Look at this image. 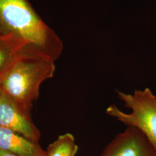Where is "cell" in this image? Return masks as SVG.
Listing matches in <instances>:
<instances>
[{
    "label": "cell",
    "instance_id": "6da1fadb",
    "mask_svg": "<svg viewBox=\"0 0 156 156\" xmlns=\"http://www.w3.org/2000/svg\"><path fill=\"white\" fill-rule=\"evenodd\" d=\"M0 38L20 41L54 62L63 49L61 39L28 0H0Z\"/></svg>",
    "mask_w": 156,
    "mask_h": 156
},
{
    "label": "cell",
    "instance_id": "5b68a950",
    "mask_svg": "<svg viewBox=\"0 0 156 156\" xmlns=\"http://www.w3.org/2000/svg\"><path fill=\"white\" fill-rule=\"evenodd\" d=\"M154 149L140 130L133 127L118 134L101 156H155Z\"/></svg>",
    "mask_w": 156,
    "mask_h": 156
},
{
    "label": "cell",
    "instance_id": "30bf717a",
    "mask_svg": "<svg viewBox=\"0 0 156 156\" xmlns=\"http://www.w3.org/2000/svg\"><path fill=\"white\" fill-rule=\"evenodd\" d=\"M1 92H2V90L1 89V88H0V95L1 94Z\"/></svg>",
    "mask_w": 156,
    "mask_h": 156
},
{
    "label": "cell",
    "instance_id": "9c48e42d",
    "mask_svg": "<svg viewBox=\"0 0 156 156\" xmlns=\"http://www.w3.org/2000/svg\"><path fill=\"white\" fill-rule=\"evenodd\" d=\"M0 156H21L16 155L15 154H12L11 153L6 152V151H0Z\"/></svg>",
    "mask_w": 156,
    "mask_h": 156
},
{
    "label": "cell",
    "instance_id": "7a4b0ae2",
    "mask_svg": "<svg viewBox=\"0 0 156 156\" xmlns=\"http://www.w3.org/2000/svg\"><path fill=\"white\" fill-rule=\"evenodd\" d=\"M55 62L31 46L20 50L0 77V88L23 111L30 115L40 86L51 78Z\"/></svg>",
    "mask_w": 156,
    "mask_h": 156
},
{
    "label": "cell",
    "instance_id": "8fae6325",
    "mask_svg": "<svg viewBox=\"0 0 156 156\" xmlns=\"http://www.w3.org/2000/svg\"></svg>",
    "mask_w": 156,
    "mask_h": 156
},
{
    "label": "cell",
    "instance_id": "ba28073f",
    "mask_svg": "<svg viewBox=\"0 0 156 156\" xmlns=\"http://www.w3.org/2000/svg\"><path fill=\"white\" fill-rule=\"evenodd\" d=\"M78 151V145L73 134L66 133L60 135L49 145L46 156H75Z\"/></svg>",
    "mask_w": 156,
    "mask_h": 156
},
{
    "label": "cell",
    "instance_id": "8992f818",
    "mask_svg": "<svg viewBox=\"0 0 156 156\" xmlns=\"http://www.w3.org/2000/svg\"><path fill=\"white\" fill-rule=\"evenodd\" d=\"M0 151L21 156H46V151L38 142L2 127H0Z\"/></svg>",
    "mask_w": 156,
    "mask_h": 156
},
{
    "label": "cell",
    "instance_id": "3957f363",
    "mask_svg": "<svg viewBox=\"0 0 156 156\" xmlns=\"http://www.w3.org/2000/svg\"><path fill=\"white\" fill-rule=\"evenodd\" d=\"M116 92L119 98L131 112L124 113L116 105H111L107 108L106 113L127 127H133L140 130L156 153V96L149 88L135 90L133 94L119 90Z\"/></svg>",
    "mask_w": 156,
    "mask_h": 156
},
{
    "label": "cell",
    "instance_id": "277c9868",
    "mask_svg": "<svg viewBox=\"0 0 156 156\" xmlns=\"http://www.w3.org/2000/svg\"><path fill=\"white\" fill-rule=\"evenodd\" d=\"M0 127L11 129L34 142H38L40 138V133L30 115L2 91L0 95Z\"/></svg>",
    "mask_w": 156,
    "mask_h": 156
},
{
    "label": "cell",
    "instance_id": "52a82bcc",
    "mask_svg": "<svg viewBox=\"0 0 156 156\" xmlns=\"http://www.w3.org/2000/svg\"><path fill=\"white\" fill-rule=\"evenodd\" d=\"M26 46H30L17 39L0 38V77L19 52Z\"/></svg>",
    "mask_w": 156,
    "mask_h": 156
}]
</instances>
